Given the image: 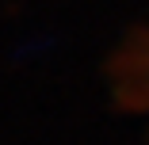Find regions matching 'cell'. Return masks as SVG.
<instances>
[{"mask_svg":"<svg viewBox=\"0 0 149 145\" xmlns=\"http://www.w3.org/2000/svg\"><path fill=\"white\" fill-rule=\"evenodd\" d=\"M134 76H149V61H138V69H134Z\"/></svg>","mask_w":149,"mask_h":145,"instance_id":"obj_1","label":"cell"}]
</instances>
